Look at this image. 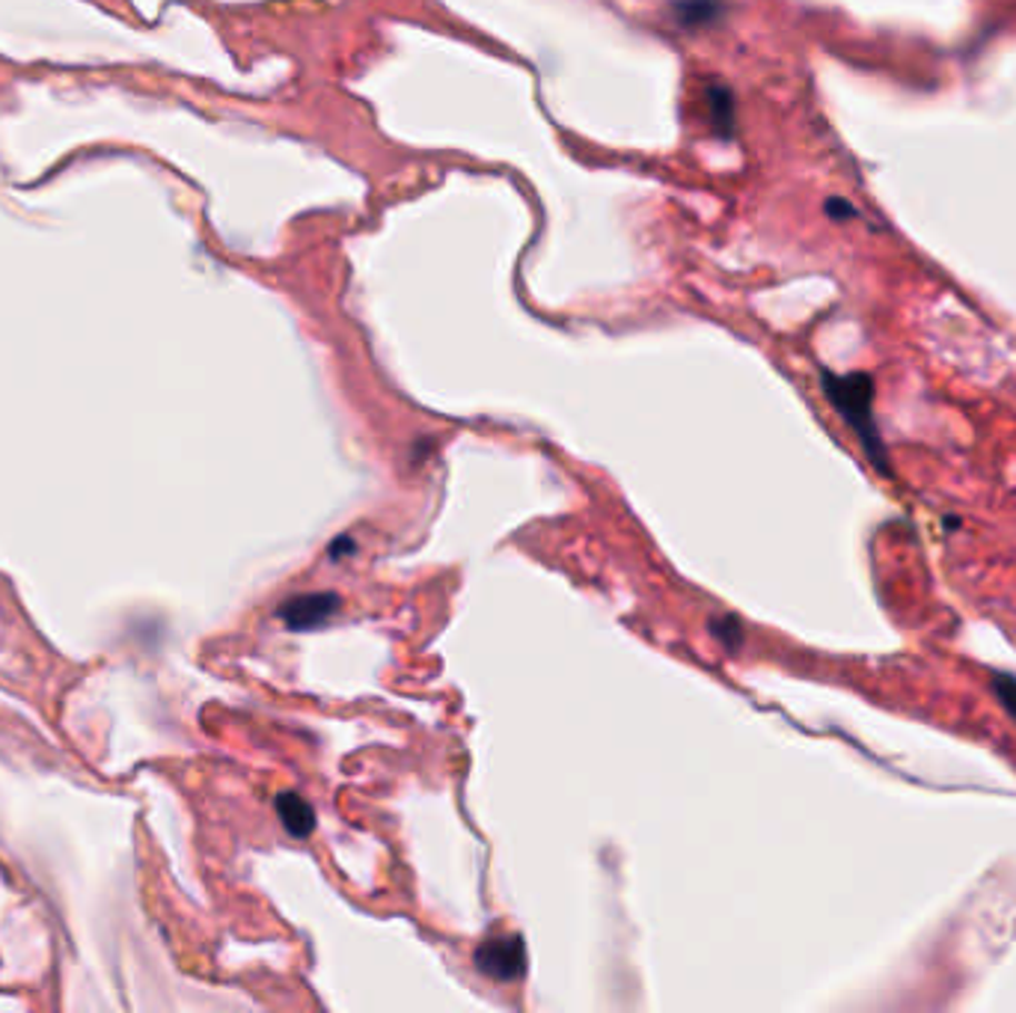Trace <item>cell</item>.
Instances as JSON below:
<instances>
[{"label":"cell","instance_id":"277c9868","mask_svg":"<svg viewBox=\"0 0 1016 1013\" xmlns=\"http://www.w3.org/2000/svg\"><path fill=\"white\" fill-rule=\"evenodd\" d=\"M701 99H705V110H708V119L714 131L723 137L735 135L737 126V105H735V92L728 90L726 83H705V90H701Z\"/></svg>","mask_w":1016,"mask_h":1013},{"label":"cell","instance_id":"8992f818","mask_svg":"<svg viewBox=\"0 0 1016 1013\" xmlns=\"http://www.w3.org/2000/svg\"><path fill=\"white\" fill-rule=\"evenodd\" d=\"M675 16L684 28L710 24L723 16V0H675Z\"/></svg>","mask_w":1016,"mask_h":1013},{"label":"cell","instance_id":"6da1fadb","mask_svg":"<svg viewBox=\"0 0 1016 1013\" xmlns=\"http://www.w3.org/2000/svg\"><path fill=\"white\" fill-rule=\"evenodd\" d=\"M824 393L847 426L854 428V435L859 437L865 455L871 458V464L880 473H889V455L883 446V437L877 431V419H874V380L865 371H854V375H833L824 371L820 375Z\"/></svg>","mask_w":1016,"mask_h":1013},{"label":"cell","instance_id":"52a82bcc","mask_svg":"<svg viewBox=\"0 0 1016 1013\" xmlns=\"http://www.w3.org/2000/svg\"><path fill=\"white\" fill-rule=\"evenodd\" d=\"M993 693L998 696V702L1005 705V711L1016 719V678L1014 675H993Z\"/></svg>","mask_w":1016,"mask_h":1013},{"label":"cell","instance_id":"30bf717a","mask_svg":"<svg viewBox=\"0 0 1016 1013\" xmlns=\"http://www.w3.org/2000/svg\"><path fill=\"white\" fill-rule=\"evenodd\" d=\"M355 550H357V547L351 544V538H348V535H339V538L333 542V547H330V556H333V559H339V553H355Z\"/></svg>","mask_w":1016,"mask_h":1013},{"label":"cell","instance_id":"9c48e42d","mask_svg":"<svg viewBox=\"0 0 1016 1013\" xmlns=\"http://www.w3.org/2000/svg\"><path fill=\"white\" fill-rule=\"evenodd\" d=\"M826 211H829V218L833 220L856 218V209L850 202H844V199H829V202H826Z\"/></svg>","mask_w":1016,"mask_h":1013},{"label":"cell","instance_id":"3957f363","mask_svg":"<svg viewBox=\"0 0 1016 1013\" xmlns=\"http://www.w3.org/2000/svg\"><path fill=\"white\" fill-rule=\"evenodd\" d=\"M339 595L336 592H309V595L289 597L286 604L277 609V616L289 630L303 634V630H316L318 625H325L327 618L339 613Z\"/></svg>","mask_w":1016,"mask_h":1013},{"label":"cell","instance_id":"7a4b0ae2","mask_svg":"<svg viewBox=\"0 0 1016 1013\" xmlns=\"http://www.w3.org/2000/svg\"><path fill=\"white\" fill-rule=\"evenodd\" d=\"M472 960H476V969L481 975H488L490 981H499V984L518 981L527 972V949H524L520 936H499V940L485 942L476 949Z\"/></svg>","mask_w":1016,"mask_h":1013},{"label":"cell","instance_id":"ba28073f","mask_svg":"<svg viewBox=\"0 0 1016 1013\" xmlns=\"http://www.w3.org/2000/svg\"><path fill=\"white\" fill-rule=\"evenodd\" d=\"M710 627L717 630V636L726 643L728 652H737L740 648V622L735 616H726L723 622H710Z\"/></svg>","mask_w":1016,"mask_h":1013},{"label":"cell","instance_id":"5b68a950","mask_svg":"<svg viewBox=\"0 0 1016 1013\" xmlns=\"http://www.w3.org/2000/svg\"><path fill=\"white\" fill-rule=\"evenodd\" d=\"M277 815H280L286 833L295 838H307L316 830V812L312 805L298 794H280L277 796Z\"/></svg>","mask_w":1016,"mask_h":1013}]
</instances>
